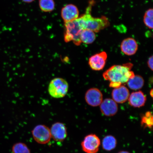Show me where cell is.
I'll return each mask as SVG.
<instances>
[{
	"label": "cell",
	"mask_w": 153,
	"mask_h": 153,
	"mask_svg": "<svg viewBox=\"0 0 153 153\" xmlns=\"http://www.w3.org/2000/svg\"><path fill=\"white\" fill-rule=\"evenodd\" d=\"M51 137L55 141H62L67 137L66 126L61 122H56L51 126L50 129Z\"/></svg>",
	"instance_id": "cell-9"
},
{
	"label": "cell",
	"mask_w": 153,
	"mask_h": 153,
	"mask_svg": "<svg viewBox=\"0 0 153 153\" xmlns=\"http://www.w3.org/2000/svg\"><path fill=\"white\" fill-rule=\"evenodd\" d=\"M86 102L90 106L97 107L100 106L103 101V95L97 88H91L86 92L85 96Z\"/></svg>",
	"instance_id": "cell-8"
},
{
	"label": "cell",
	"mask_w": 153,
	"mask_h": 153,
	"mask_svg": "<svg viewBox=\"0 0 153 153\" xmlns=\"http://www.w3.org/2000/svg\"><path fill=\"white\" fill-rule=\"evenodd\" d=\"M68 82L62 78H56L53 79L50 83L48 92L53 98H63L67 94L68 91Z\"/></svg>",
	"instance_id": "cell-4"
},
{
	"label": "cell",
	"mask_w": 153,
	"mask_h": 153,
	"mask_svg": "<svg viewBox=\"0 0 153 153\" xmlns=\"http://www.w3.org/2000/svg\"><path fill=\"white\" fill-rule=\"evenodd\" d=\"M61 16L65 22H71L79 18V11L76 5L68 4L62 8Z\"/></svg>",
	"instance_id": "cell-10"
},
{
	"label": "cell",
	"mask_w": 153,
	"mask_h": 153,
	"mask_svg": "<svg viewBox=\"0 0 153 153\" xmlns=\"http://www.w3.org/2000/svg\"><path fill=\"white\" fill-rule=\"evenodd\" d=\"M130 93L128 89L124 85L120 86L113 90L112 99L117 103L123 104L128 99Z\"/></svg>",
	"instance_id": "cell-13"
},
{
	"label": "cell",
	"mask_w": 153,
	"mask_h": 153,
	"mask_svg": "<svg viewBox=\"0 0 153 153\" xmlns=\"http://www.w3.org/2000/svg\"><path fill=\"white\" fill-rule=\"evenodd\" d=\"M145 15L146 16L153 18V9H149L145 12Z\"/></svg>",
	"instance_id": "cell-23"
},
{
	"label": "cell",
	"mask_w": 153,
	"mask_h": 153,
	"mask_svg": "<svg viewBox=\"0 0 153 153\" xmlns=\"http://www.w3.org/2000/svg\"><path fill=\"white\" fill-rule=\"evenodd\" d=\"M78 18L71 22H65V30L64 36V41L66 43L72 41L77 46L81 45L80 35L84 30Z\"/></svg>",
	"instance_id": "cell-3"
},
{
	"label": "cell",
	"mask_w": 153,
	"mask_h": 153,
	"mask_svg": "<svg viewBox=\"0 0 153 153\" xmlns=\"http://www.w3.org/2000/svg\"><path fill=\"white\" fill-rule=\"evenodd\" d=\"M100 106L102 114L107 117H111L115 115L118 111V106L112 99H106L102 101Z\"/></svg>",
	"instance_id": "cell-11"
},
{
	"label": "cell",
	"mask_w": 153,
	"mask_h": 153,
	"mask_svg": "<svg viewBox=\"0 0 153 153\" xmlns=\"http://www.w3.org/2000/svg\"><path fill=\"white\" fill-rule=\"evenodd\" d=\"M143 22L147 27L150 29H152L153 28V18L146 16L144 15L143 17Z\"/></svg>",
	"instance_id": "cell-21"
},
{
	"label": "cell",
	"mask_w": 153,
	"mask_h": 153,
	"mask_svg": "<svg viewBox=\"0 0 153 153\" xmlns=\"http://www.w3.org/2000/svg\"><path fill=\"white\" fill-rule=\"evenodd\" d=\"M122 85L120 83H113V82H110L109 86L110 87L114 88H117L120 87Z\"/></svg>",
	"instance_id": "cell-24"
},
{
	"label": "cell",
	"mask_w": 153,
	"mask_h": 153,
	"mask_svg": "<svg viewBox=\"0 0 153 153\" xmlns=\"http://www.w3.org/2000/svg\"><path fill=\"white\" fill-rule=\"evenodd\" d=\"M153 57L152 56L149 57L148 61V65L149 68L152 71H153Z\"/></svg>",
	"instance_id": "cell-22"
},
{
	"label": "cell",
	"mask_w": 153,
	"mask_h": 153,
	"mask_svg": "<svg viewBox=\"0 0 153 153\" xmlns=\"http://www.w3.org/2000/svg\"><path fill=\"white\" fill-rule=\"evenodd\" d=\"M153 89H152V90H151L150 92V94L151 96L152 97H153Z\"/></svg>",
	"instance_id": "cell-27"
},
{
	"label": "cell",
	"mask_w": 153,
	"mask_h": 153,
	"mask_svg": "<svg viewBox=\"0 0 153 153\" xmlns=\"http://www.w3.org/2000/svg\"><path fill=\"white\" fill-rule=\"evenodd\" d=\"M141 126L144 128L152 129L153 125V117L152 113L147 111L141 117Z\"/></svg>",
	"instance_id": "cell-18"
},
{
	"label": "cell",
	"mask_w": 153,
	"mask_h": 153,
	"mask_svg": "<svg viewBox=\"0 0 153 153\" xmlns=\"http://www.w3.org/2000/svg\"><path fill=\"white\" fill-rule=\"evenodd\" d=\"M93 3H89L85 14L78 19L84 29H89L97 33L108 27L110 25V22L106 16L95 18L92 16L91 12Z\"/></svg>",
	"instance_id": "cell-2"
},
{
	"label": "cell",
	"mask_w": 153,
	"mask_h": 153,
	"mask_svg": "<svg viewBox=\"0 0 153 153\" xmlns=\"http://www.w3.org/2000/svg\"><path fill=\"white\" fill-rule=\"evenodd\" d=\"M133 64L127 63L123 65H114L110 67L103 74L104 79L113 83L122 84L127 83L135 76L131 69Z\"/></svg>",
	"instance_id": "cell-1"
},
{
	"label": "cell",
	"mask_w": 153,
	"mask_h": 153,
	"mask_svg": "<svg viewBox=\"0 0 153 153\" xmlns=\"http://www.w3.org/2000/svg\"><path fill=\"white\" fill-rule=\"evenodd\" d=\"M108 57L107 53L102 51L96 53L90 57L88 64L92 70L99 71L104 69Z\"/></svg>",
	"instance_id": "cell-7"
},
{
	"label": "cell",
	"mask_w": 153,
	"mask_h": 153,
	"mask_svg": "<svg viewBox=\"0 0 153 153\" xmlns=\"http://www.w3.org/2000/svg\"><path fill=\"white\" fill-rule=\"evenodd\" d=\"M22 1L25 3H30L34 1V0H22Z\"/></svg>",
	"instance_id": "cell-25"
},
{
	"label": "cell",
	"mask_w": 153,
	"mask_h": 153,
	"mask_svg": "<svg viewBox=\"0 0 153 153\" xmlns=\"http://www.w3.org/2000/svg\"><path fill=\"white\" fill-rule=\"evenodd\" d=\"M146 99L144 94L142 91H139L132 93L128 100L131 106L135 108H140L144 106Z\"/></svg>",
	"instance_id": "cell-14"
},
{
	"label": "cell",
	"mask_w": 153,
	"mask_h": 153,
	"mask_svg": "<svg viewBox=\"0 0 153 153\" xmlns=\"http://www.w3.org/2000/svg\"><path fill=\"white\" fill-rule=\"evenodd\" d=\"M120 47L121 51L124 54L128 56H131L137 53L138 45L134 39L128 38L122 41Z\"/></svg>",
	"instance_id": "cell-12"
},
{
	"label": "cell",
	"mask_w": 153,
	"mask_h": 153,
	"mask_svg": "<svg viewBox=\"0 0 153 153\" xmlns=\"http://www.w3.org/2000/svg\"><path fill=\"white\" fill-rule=\"evenodd\" d=\"M32 133L34 140L40 144H45L51 140L50 129L45 125L40 124L36 126Z\"/></svg>",
	"instance_id": "cell-6"
},
{
	"label": "cell",
	"mask_w": 153,
	"mask_h": 153,
	"mask_svg": "<svg viewBox=\"0 0 153 153\" xmlns=\"http://www.w3.org/2000/svg\"><path fill=\"white\" fill-rule=\"evenodd\" d=\"M39 4L41 10L45 12H51L55 7L53 0H39Z\"/></svg>",
	"instance_id": "cell-19"
},
{
	"label": "cell",
	"mask_w": 153,
	"mask_h": 153,
	"mask_svg": "<svg viewBox=\"0 0 153 153\" xmlns=\"http://www.w3.org/2000/svg\"><path fill=\"white\" fill-rule=\"evenodd\" d=\"M96 38L95 32L89 29H84L80 35V40L82 43L91 44L94 42Z\"/></svg>",
	"instance_id": "cell-17"
},
{
	"label": "cell",
	"mask_w": 153,
	"mask_h": 153,
	"mask_svg": "<svg viewBox=\"0 0 153 153\" xmlns=\"http://www.w3.org/2000/svg\"><path fill=\"white\" fill-rule=\"evenodd\" d=\"M100 145V138L93 134L86 136L81 143L82 150L85 153H97Z\"/></svg>",
	"instance_id": "cell-5"
},
{
	"label": "cell",
	"mask_w": 153,
	"mask_h": 153,
	"mask_svg": "<svg viewBox=\"0 0 153 153\" xmlns=\"http://www.w3.org/2000/svg\"><path fill=\"white\" fill-rule=\"evenodd\" d=\"M102 145L104 150L110 152L116 148L117 145V140L113 136L107 135L103 139Z\"/></svg>",
	"instance_id": "cell-16"
},
{
	"label": "cell",
	"mask_w": 153,
	"mask_h": 153,
	"mask_svg": "<svg viewBox=\"0 0 153 153\" xmlns=\"http://www.w3.org/2000/svg\"><path fill=\"white\" fill-rule=\"evenodd\" d=\"M129 88L133 90H138L144 85V80L142 76L137 75L130 79L127 82Z\"/></svg>",
	"instance_id": "cell-15"
},
{
	"label": "cell",
	"mask_w": 153,
	"mask_h": 153,
	"mask_svg": "<svg viewBox=\"0 0 153 153\" xmlns=\"http://www.w3.org/2000/svg\"><path fill=\"white\" fill-rule=\"evenodd\" d=\"M117 153H130L128 152H127V151H121L118 152Z\"/></svg>",
	"instance_id": "cell-26"
},
{
	"label": "cell",
	"mask_w": 153,
	"mask_h": 153,
	"mask_svg": "<svg viewBox=\"0 0 153 153\" xmlns=\"http://www.w3.org/2000/svg\"><path fill=\"white\" fill-rule=\"evenodd\" d=\"M12 152L13 153H30L27 146L22 143H17L13 145Z\"/></svg>",
	"instance_id": "cell-20"
}]
</instances>
